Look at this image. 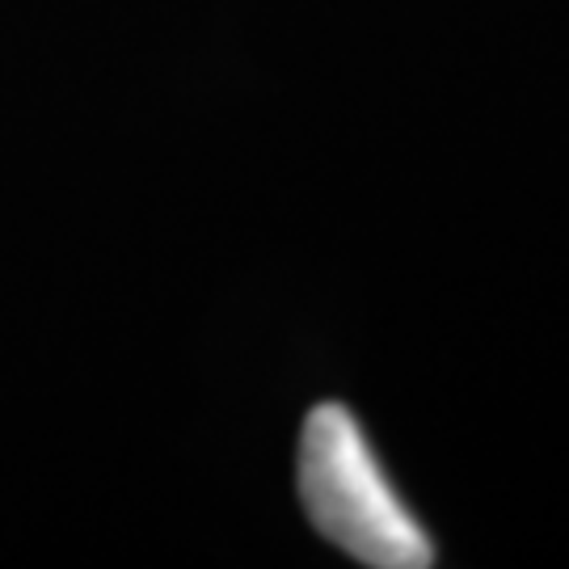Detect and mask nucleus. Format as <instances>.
Returning <instances> with one entry per match:
<instances>
[{
  "label": "nucleus",
  "instance_id": "1",
  "mask_svg": "<svg viewBox=\"0 0 569 569\" xmlns=\"http://www.w3.org/2000/svg\"><path fill=\"white\" fill-rule=\"evenodd\" d=\"M300 498L317 531L371 569H427V531L392 493L346 406H317L300 435Z\"/></svg>",
  "mask_w": 569,
  "mask_h": 569
}]
</instances>
